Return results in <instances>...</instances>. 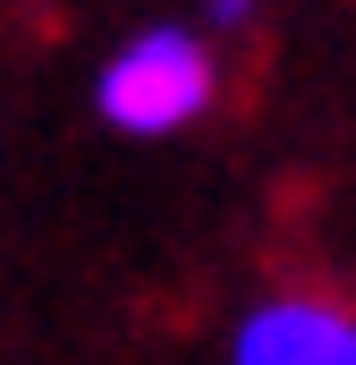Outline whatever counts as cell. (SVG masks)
I'll return each instance as SVG.
<instances>
[{"label":"cell","mask_w":356,"mask_h":365,"mask_svg":"<svg viewBox=\"0 0 356 365\" xmlns=\"http://www.w3.org/2000/svg\"><path fill=\"white\" fill-rule=\"evenodd\" d=\"M204 102H212V51L187 26L136 34L93 86V110L127 136H178L187 119H204Z\"/></svg>","instance_id":"obj_1"},{"label":"cell","mask_w":356,"mask_h":365,"mask_svg":"<svg viewBox=\"0 0 356 365\" xmlns=\"http://www.w3.org/2000/svg\"><path fill=\"white\" fill-rule=\"evenodd\" d=\"M238 365H356V314L323 297H271L238 323Z\"/></svg>","instance_id":"obj_2"},{"label":"cell","mask_w":356,"mask_h":365,"mask_svg":"<svg viewBox=\"0 0 356 365\" xmlns=\"http://www.w3.org/2000/svg\"><path fill=\"white\" fill-rule=\"evenodd\" d=\"M212 9H221V17H246V9H255V0H212Z\"/></svg>","instance_id":"obj_3"}]
</instances>
